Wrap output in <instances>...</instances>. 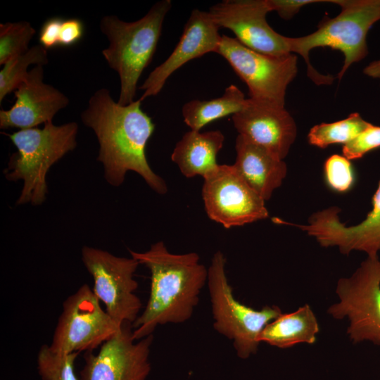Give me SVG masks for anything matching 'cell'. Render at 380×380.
I'll return each mask as SVG.
<instances>
[{
    "label": "cell",
    "instance_id": "cell-1",
    "mask_svg": "<svg viewBox=\"0 0 380 380\" xmlns=\"http://www.w3.org/2000/svg\"><path fill=\"white\" fill-rule=\"evenodd\" d=\"M141 102L139 99L120 105L108 89L101 88L90 97L80 118L96 134L99 146L97 160L109 184L120 186L126 173L134 171L151 189L163 195L167 191L166 182L152 170L146 156V146L155 125L142 110Z\"/></svg>",
    "mask_w": 380,
    "mask_h": 380
},
{
    "label": "cell",
    "instance_id": "cell-2",
    "mask_svg": "<svg viewBox=\"0 0 380 380\" xmlns=\"http://www.w3.org/2000/svg\"><path fill=\"white\" fill-rule=\"evenodd\" d=\"M129 253L151 274L146 305L132 324L134 338L153 335L159 325L189 320L208 281V270L199 262V255L170 253L161 241L146 251Z\"/></svg>",
    "mask_w": 380,
    "mask_h": 380
},
{
    "label": "cell",
    "instance_id": "cell-3",
    "mask_svg": "<svg viewBox=\"0 0 380 380\" xmlns=\"http://www.w3.org/2000/svg\"><path fill=\"white\" fill-rule=\"evenodd\" d=\"M171 8L170 0H161L154 4L144 17L134 22L123 21L115 15L101 19V31L109 42L102 55L119 75V104L125 106L134 101L137 82L153 58L165 18Z\"/></svg>",
    "mask_w": 380,
    "mask_h": 380
},
{
    "label": "cell",
    "instance_id": "cell-4",
    "mask_svg": "<svg viewBox=\"0 0 380 380\" xmlns=\"http://www.w3.org/2000/svg\"><path fill=\"white\" fill-rule=\"evenodd\" d=\"M78 124L75 122L56 125L46 122L38 127L20 129L7 134L17 148L4 173L8 181L23 180L17 205H42L46 200V175L53 165L77 144Z\"/></svg>",
    "mask_w": 380,
    "mask_h": 380
},
{
    "label": "cell",
    "instance_id": "cell-5",
    "mask_svg": "<svg viewBox=\"0 0 380 380\" xmlns=\"http://www.w3.org/2000/svg\"><path fill=\"white\" fill-rule=\"evenodd\" d=\"M341 11L338 15L326 17L311 34L289 37L290 52L300 55L305 61L308 75L315 84H330L331 75L317 72L310 62V51L317 47L340 51L344 61L337 77L341 80L350 66L362 61L368 53L367 35L371 27L380 20V0H333Z\"/></svg>",
    "mask_w": 380,
    "mask_h": 380
},
{
    "label": "cell",
    "instance_id": "cell-6",
    "mask_svg": "<svg viewBox=\"0 0 380 380\" xmlns=\"http://www.w3.org/2000/svg\"><path fill=\"white\" fill-rule=\"evenodd\" d=\"M225 265L226 258L217 251L208 269L213 327L231 340L238 357L246 360L258 352L260 332L283 312L277 305L255 310L236 300L227 277Z\"/></svg>",
    "mask_w": 380,
    "mask_h": 380
},
{
    "label": "cell",
    "instance_id": "cell-7",
    "mask_svg": "<svg viewBox=\"0 0 380 380\" xmlns=\"http://www.w3.org/2000/svg\"><path fill=\"white\" fill-rule=\"evenodd\" d=\"M338 301L327 313L334 319H348L347 334L354 344L370 341L380 346V260L367 257L354 273L338 280Z\"/></svg>",
    "mask_w": 380,
    "mask_h": 380
},
{
    "label": "cell",
    "instance_id": "cell-8",
    "mask_svg": "<svg viewBox=\"0 0 380 380\" xmlns=\"http://www.w3.org/2000/svg\"><path fill=\"white\" fill-rule=\"evenodd\" d=\"M216 53L229 63L247 85L250 99L284 107L287 87L298 72L296 54L261 53L225 34L222 35Z\"/></svg>",
    "mask_w": 380,
    "mask_h": 380
},
{
    "label": "cell",
    "instance_id": "cell-9",
    "mask_svg": "<svg viewBox=\"0 0 380 380\" xmlns=\"http://www.w3.org/2000/svg\"><path fill=\"white\" fill-rule=\"evenodd\" d=\"M81 254L94 280L92 291L104 303L107 313L120 325H132L142 308L135 293L138 283L134 278L139 262L90 246L82 247Z\"/></svg>",
    "mask_w": 380,
    "mask_h": 380
},
{
    "label": "cell",
    "instance_id": "cell-10",
    "mask_svg": "<svg viewBox=\"0 0 380 380\" xmlns=\"http://www.w3.org/2000/svg\"><path fill=\"white\" fill-rule=\"evenodd\" d=\"M121 327L102 309L89 286L83 284L63 302L49 346L58 353L93 351Z\"/></svg>",
    "mask_w": 380,
    "mask_h": 380
},
{
    "label": "cell",
    "instance_id": "cell-11",
    "mask_svg": "<svg viewBox=\"0 0 380 380\" xmlns=\"http://www.w3.org/2000/svg\"><path fill=\"white\" fill-rule=\"evenodd\" d=\"M202 198L208 217L226 229L269 216L265 201L245 182L233 165H219L204 178Z\"/></svg>",
    "mask_w": 380,
    "mask_h": 380
},
{
    "label": "cell",
    "instance_id": "cell-12",
    "mask_svg": "<svg viewBox=\"0 0 380 380\" xmlns=\"http://www.w3.org/2000/svg\"><path fill=\"white\" fill-rule=\"evenodd\" d=\"M132 330L131 324L125 323L97 353L87 352L80 380H146L153 336L135 340Z\"/></svg>",
    "mask_w": 380,
    "mask_h": 380
},
{
    "label": "cell",
    "instance_id": "cell-13",
    "mask_svg": "<svg viewBox=\"0 0 380 380\" xmlns=\"http://www.w3.org/2000/svg\"><path fill=\"white\" fill-rule=\"evenodd\" d=\"M219 28L230 30L236 39L255 51L282 56L290 53L288 37L273 30L266 20V0H224L208 11Z\"/></svg>",
    "mask_w": 380,
    "mask_h": 380
},
{
    "label": "cell",
    "instance_id": "cell-14",
    "mask_svg": "<svg viewBox=\"0 0 380 380\" xmlns=\"http://www.w3.org/2000/svg\"><path fill=\"white\" fill-rule=\"evenodd\" d=\"M372 202V210L365 220L354 226L346 227L340 222V210L336 206L313 213L308 224H296L279 219L275 221L300 228L315 237L322 247L336 246L346 255L353 251H362L367 257L374 258L380 251V182Z\"/></svg>",
    "mask_w": 380,
    "mask_h": 380
},
{
    "label": "cell",
    "instance_id": "cell-15",
    "mask_svg": "<svg viewBox=\"0 0 380 380\" xmlns=\"http://www.w3.org/2000/svg\"><path fill=\"white\" fill-rule=\"evenodd\" d=\"M15 101L0 110V128L37 127L52 122L56 114L65 108L69 99L54 87L44 82L43 65H35L14 91Z\"/></svg>",
    "mask_w": 380,
    "mask_h": 380
},
{
    "label": "cell",
    "instance_id": "cell-16",
    "mask_svg": "<svg viewBox=\"0 0 380 380\" xmlns=\"http://www.w3.org/2000/svg\"><path fill=\"white\" fill-rule=\"evenodd\" d=\"M239 134L284 160L297 136V126L284 107L247 99L232 117Z\"/></svg>",
    "mask_w": 380,
    "mask_h": 380
},
{
    "label": "cell",
    "instance_id": "cell-17",
    "mask_svg": "<svg viewBox=\"0 0 380 380\" xmlns=\"http://www.w3.org/2000/svg\"><path fill=\"white\" fill-rule=\"evenodd\" d=\"M219 29L208 12L193 10L171 54L139 87L144 91L140 99L157 95L170 76L189 61L210 52L216 53L222 38Z\"/></svg>",
    "mask_w": 380,
    "mask_h": 380
},
{
    "label": "cell",
    "instance_id": "cell-18",
    "mask_svg": "<svg viewBox=\"0 0 380 380\" xmlns=\"http://www.w3.org/2000/svg\"><path fill=\"white\" fill-rule=\"evenodd\" d=\"M233 165L245 182L265 201L279 187L287 174L284 160L246 138L238 135Z\"/></svg>",
    "mask_w": 380,
    "mask_h": 380
},
{
    "label": "cell",
    "instance_id": "cell-19",
    "mask_svg": "<svg viewBox=\"0 0 380 380\" xmlns=\"http://www.w3.org/2000/svg\"><path fill=\"white\" fill-rule=\"evenodd\" d=\"M224 141L220 130L201 132L191 129L177 143L171 159L186 177L201 175L205 178L217 168V157Z\"/></svg>",
    "mask_w": 380,
    "mask_h": 380
},
{
    "label": "cell",
    "instance_id": "cell-20",
    "mask_svg": "<svg viewBox=\"0 0 380 380\" xmlns=\"http://www.w3.org/2000/svg\"><path fill=\"white\" fill-rule=\"evenodd\" d=\"M319 332L316 315L305 304L292 312L281 314L267 324L258 336V341L285 349L300 343L314 344Z\"/></svg>",
    "mask_w": 380,
    "mask_h": 380
},
{
    "label": "cell",
    "instance_id": "cell-21",
    "mask_svg": "<svg viewBox=\"0 0 380 380\" xmlns=\"http://www.w3.org/2000/svg\"><path fill=\"white\" fill-rule=\"evenodd\" d=\"M247 99L234 84L227 87L224 94L210 100L194 99L184 104V121L191 130L200 131L205 125L241 110Z\"/></svg>",
    "mask_w": 380,
    "mask_h": 380
},
{
    "label": "cell",
    "instance_id": "cell-22",
    "mask_svg": "<svg viewBox=\"0 0 380 380\" xmlns=\"http://www.w3.org/2000/svg\"><path fill=\"white\" fill-rule=\"evenodd\" d=\"M372 124L359 113H353L346 119L331 123H321L312 127L308 133L311 145L324 148L331 144L350 142Z\"/></svg>",
    "mask_w": 380,
    "mask_h": 380
},
{
    "label": "cell",
    "instance_id": "cell-23",
    "mask_svg": "<svg viewBox=\"0 0 380 380\" xmlns=\"http://www.w3.org/2000/svg\"><path fill=\"white\" fill-rule=\"evenodd\" d=\"M49 63L47 49L42 45H34L4 65L0 71V103L15 91L27 77L30 65H45Z\"/></svg>",
    "mask_w": 380,
    "mask_h": 380
},
{
    "label": "cell",
    "instance_id": "cell-24",
    "mask_svg": "<svg viewBox=\"0 0 380 380\" xmlns=\"http://www.w3.org/2000/svg\"><path fill=\"white\" fill-rule=\"evenodd\" d=\"M77 353H58L43 345L37 355L38 373L42 380H80L75 372Z\"/></svg>",
    "mask_w": 380,
    "mask_h": 380
},
{
    "label": "cell",
    "instance_id": "cell-25",
    "mask_svg": "<svg viewBox=\"0 0 380 380\" xmlns=\"http://www.w3.org/2000/svg\"><path fill=\"white\" fill-rule=\"evenodd\" d=\"M35 33V29L27 21L1 23L0 64L4 65L27 51Z\"/></svg>",
    "mask_w": 380,
    "mask_h": 380
},
{
    "label": "cell",
    "instance_id": "cell-26",
    "mask_svg": "<svg viewBox=\"0 0 380 380\" xmlns=\"http://www.w3.org/2000/svg\"><path fill=\"white\" fill-rule=\"evenodd\" d=\"M324 172L329 186L338 191L348 190L353 183V175L350 160L334 154L324 163Z\"/></svg>",
    "mask_w": 380,
    "mask_h": 380
},
{
    "label": "cell",
    "instance_id": "cell-27",
    "mask_svg": "<svg viewBox=\"0 0 380 380\" xmlns=\"http://www.w3.org/2000/svg\"><path fill=\"white\" fill-rule=\"evenodd\" d=\"M380 147V127L372 124L343 146V156L348 160L357 159L367 152Z\"/></svg>",
    "mask_w": 380,
    "mask_h": 380
},
{
    "label": "cell",
    "instance_id": "cell-28",
    "mask_svg": "<svg viewBox=\"0 0 380 380\" xmlns=\"http://www.w3.org/2000/svg\"><path fill=\"white\" fill-rule=\"evenodd\" d=\"M270 11H276L284 20H290L306 5L325 2L319 0H266Z\"/></svg>",
    "mask_w": 380,
    "mask_h": 380
},
{
    "label": "cell",
    "instance_id": "cell-29",
    "mask_svg": "<svg viewBox=\"0 0 380 380\" xmlns=\"http://www.w3.org/2000/svg\"><path fill=\"white\" fill-rule=\"evenodd\" d=\"M84 30V24L80 19H63L60 30L59 46L68 47L77 44L82 38Z\"/></svg>",
    "mask_w": 380,
    "mask_h": 380
},
{
    "label": "cell",
    "instance_id": "cell-30",
    "mask_svg": "<svg viewBox=\"0 0 380 380\" xmlns=\"http://www.w3.org/2000/svg\"><path fill=\"white\" fill-rule=\"evenodd\" d=\"M63 19L53 17L47 19L42 25L39 32V42L46 49L59 46L60 30Z\"/></svg>",
    "mask_w": 380,
    "mask_h": 380
},
{
    "label": "cell",
    "instance_id": "cell-31",
    "mask_svg": "<svg viewBox=\"0 0 380 380\" xmlns=\"http://www.w3.org/2000/svg\"><path fill=\"white\" fill-rule=\"evenodd\" d=\"M364 73L372 78H380V59L370 63L363 70Z\"/></svg>",
    "mask_w": 380,
    "mask_h": 380
}]
</instances>
